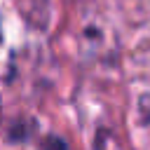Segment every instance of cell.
I'll use <instances>...</instances> for the list:
<instances>
[{"label": "cell", "instance_id": "obj_1", "mask_svg": "<svg viewBox=\"0 0 150 150\" xmlns=\"http://www.w3.org/2000/svg\"><path fill=\"white\" fill-rule=\"evenodd\" d=\"M40 150H68V145H66L61 138L49 136V138H45V141L40 143Z\"/></svg>", "mask_w": 150, "mask_h": 150}, {"label": "cell", "instance_id": "obj_2", "mask_svg": "<svg viewBox=\"0 0 150 150\" xmlns=\"http://www.w3.org/2000/svg\"><path fill=\"white\" fill-rule=\"evenodd\" d=\"M98 150H101V148H98Z\"/></svg>", "mask_w": 150, "mask_h": 150}]
</instances>
